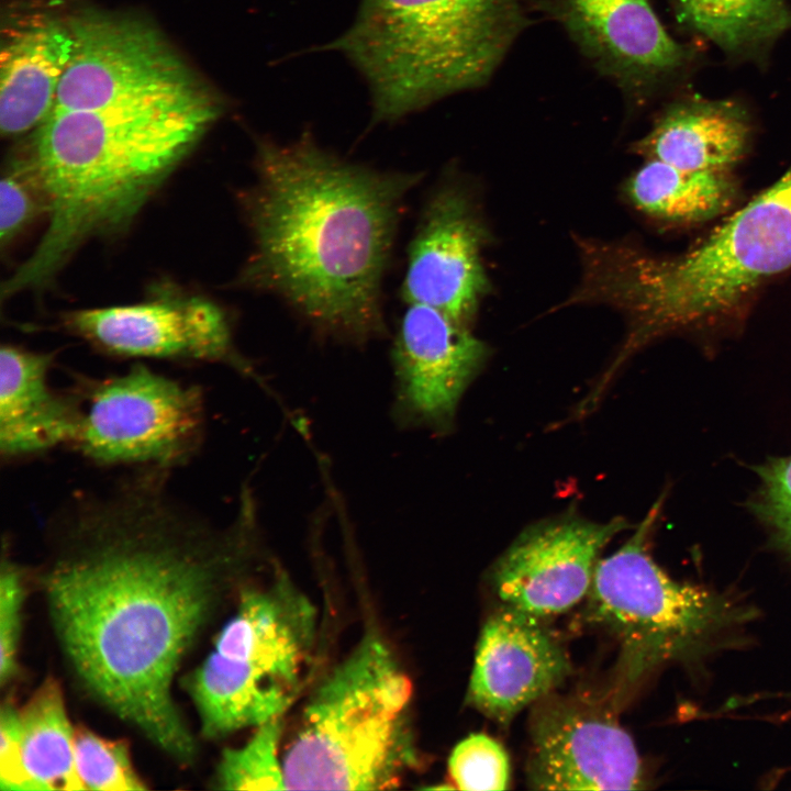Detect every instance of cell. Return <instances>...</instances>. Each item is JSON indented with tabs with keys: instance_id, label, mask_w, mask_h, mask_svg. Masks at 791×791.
Here are the masks:
<instances>
[{
	"instance_id": "obj_1",
	"label": "cell",
	"mask_w": 791,
	"mask_h": 791,
	"mask_svg": "<svg viewBox=\"0 0 791 791\" xmlns=\"http://www.w3.org/2000/svg\"><path fill=\"white\" fill-rule=\"evenodd\" d=\"M160 474L80 500L54 530L38 581L81 689L189 765L197 743L174 678L247 562L257 517L246 489L234 520L213 526L179 506Z\"/></svg>"
},
{
	"instance_id": "obj_2",
	"label": "cell",
	"mask_w": 791,
	"mask_h": 791,
	"mask_svg": "<svg viewBox=\"0 0 791 791\" xmlns=\"http://www.w3.org/2000/svg\"><path fill=\"white\" fill-rule=\"evenodd\" d=\"M421 176L354 164L309 131L289 143L258 140L255 182L241 201L253 250L238 283L281 299L320 337H382V282Z\"/></svg>"
},
{
	"instance_id": "obj_3",
	"label": "cell",
	"mask_w": 791,
	"mask_h": 791,
	"mask_svg": "<svg viewBox=\"0 0 791 791\" xmlns=\"http://www.w3.org/2000/svg\"><path fill=\"white\" fill-rule=\"evenodd\" d=\"M203 87L89 110H53L30 154L46 187L47 227L2 296L45 286L92 237L127 226L221 113Z\"/></svg>"
},
{
	"instance_id": "obj_4",
	"label": "cell",
	"mask_w": 791,
	"mask_h": 791,
	"mask_svg": "<svg viewBox=\"0 0 791 791\" xmlns=\"http://www.w3.org/2000/svg\"><path fill=\"white\" fill-rule=\"evenodd\" d=\"M575 303L622 310L625 352L672 333L710 334L744 321L760 290L791 269V165L686 252L580 239Z\"/></svg>"
},
{
	"instance_id": "obj_5",
	"label": "cell",
	"mask_w": 791,
	"mask_h": 791,
	"mask_svg": "<svg viewBox=\"0 0 791 791\" xmlns=\"http://www.w3.org/2000/svg\"><path fill=\"white\" fill-rule=\"evenodd\" d=\"M528 23L524 0H359L324 49L365 79L371 123L394 122L486 86Z\"/></svg>"
},
{
	"instance_id": "obj_6",
	"label": "cell",
	"mask_w": 791,
	"mask_h": 791,
	"mask_svg": "<svg viewBox=\"0 0 791 791\" xmlns=\"http://www.w3.org/2000/svg\"><path fill=\"white\" fill-rule=\"evenodd\" d=\"M412 689L387 643L367 633L304 706L282 756L286 790L397 788L417 765Z\"/></svg>"
},
{
	"instance_id": "obj_7",
	"label": "cell",
	"mask_w": 791,
	"mask_h": 791,
	"mask_svg": "<svg viewBox=\"0 0 791 791\" xmlns=\"http://www.w3.org/2000/svg\"><path fill=\"white\" fill-rule=\"evenodd\" d=\"M315 642V608L287 578L244 590L212 650L182 682L201 734L220 738L280 718L308 679Z\"/></svg>"
},
{
	"instance_id": "obj_8",
	"label": "cell",
	"mask_w": 791,
	"mask_h": 791,
	"mask_svg": "<svg viewBox=\"0 0 791 791\" xmlns=\"http://www.w3.org/2000/svg\"><path fill=\"white\" fill-rule=\"evenodd\" d=\"M661 500L630 539L600 559L584 617L619 642L625 677L637 681L668 664H697L732 642L755 611L727 595L668 576L649 554Z\"/></svg>"
},
{
	"instance_id": "obj_9",
	"label": "cell",
	"mask_w": 791,
	"mask_h": 791,
	"mask_svg": "<svg viewBox=\"0 0 791 791\" xmlns=\"http://www.w3.org/2000/svg\"><path fill=\"white\" fill-rule=\"evenodd\" d=\"M75 396L79 422L70 446L96 464L165 472L188 461L202 443L201 388L144 364L122 375L85 380Z\"/></svg>"
},
{
	"instance_id": "obj_10",
	"label": "cell",
	"mask_w": 791,
	"mask_h": 791,
	"mask_svg": "<svg viewBox=\"0 0 791 791\" xmlns=\"http://www.w3.org/2000/svg\"><path fill=\"white\" fill-rule=\"evenodd\" d=\"M74 49L53 110H89L201 87L149 24L85 12L68 20Z\"/></svg>"
},
{
	"instance_id": "obj_11",
	"label": "cell",
	"mask_w": 791,
	"mask_h": 791,
	"mask_svg": "<svg viewBox=\"0 0 791 791\" xmlns=\"http://www.w3.org/2000/svg\"><path fill=\"white\" fill-rule=\"evenodd\" d=\"M539 8L635 107L676 87L698 58L666 31L649 0H541Z\"/></svg>"
},
{
	"instance_id": "obj_12",
	"label": "cell",
	"mask_w": 791,
	"mask_h": 791,
	"mask_svg": "<svg viewBox=\"0 0 791 791\" xmlns=\"http://www.w3.org/2000/svg\"><path fill=\"white\" fill-rule=\"evenodd\" d=\"M527 783L536 790H639L643 761L605 704L548 694L530 720Z\"/></svg>"
},
{
	"instance_id": "obj_13",
	"label": "cell",
	"mask_w": 791,
	"mask_h": 791,
	"mask_svg": "<svg viewBox=\"0 0 791 791\" xmlns=\"http://www.w3.org/2000/svg\"><path fill=\"white\" fill-rule=\"evenodd\" d=\"M62 324L114 356L219 363L254 377L227 314L202 297L157 291L138 303L68 312Z\"/></svg>"
},
{
	"instance_id": "obj_14",
	"label": "cell",
	"mask_w": 791,
	"mask_h": 791,
	"mask_svg": "<svg viewBox=\"0 0 791 791\" xmlns=\"http://www.w3.org/2000/svg\"><path fill=\"white\" fill-rule=\"evenodd\" d=\"M487 354L467 324L434 307L409 303L391 349L396 422L447 430Z\"/></svg>"
},
{
	"instance_id": "obj_15",
	"label": "cell",
	"mask_w": 791,
	"mask_h": 791,
	"mask_svg": "<svg viewBox=\"0 0 791 791\" xmlns=\"http://www.w3.org/2000/svg\"><path fill=\"white\" fill-rule=\"evenodd\" d=\"M628 524L567 515L525 530L492 568L503 604L537 617L564 613L586 599L604 546Z\"/></svg>"
},
{
	"instance_id": "obj_16",
	"label": "cell",
	"mask_w": 791,
	"mask_h": 791,
	"mask_svg": "<svg viewBox=\"0 0 791 791\" xmlns=\"http://www.w3.org/2000/svg\"><path fill=\"white\" fill-rule=\"evenodd\" d=\"M486 238L467 193L457 185L438 188L409 244L403 300L434 307L468 324L488 290L481 258Z\"/></svg>"
},
{
	"instance_id": "obj_17",
	"label": "cell",
	"mask_w": 791,
	"mask_h": 791,
	"mask_svg": "<svg viewBox=\"0 0 791 791\" xmlns=\"http://www.w3.org/2000/svg\"><path fill=\"white\" fill-rule=\"evenodd\" d=\"M570 672L566 650L542 619L502 604L480 632L467 702L506 724L553 693Z\"/></svg>"
},
{
	"instance_id": "obj_18",
	"label": "cell",
	"mask_w": 791,
	"mask_h": 791,
	"mask_svg": "<svg viewBox=\"0 0 791 791\" xmlns=\"http://www.w3.org/2000/svg\"><path fill=\"white\" fill-rule=\"evenodd\" d=\"M53 353L14 345L0 349V454L14 460L70 445L79 422L75 394L48 383Z\"/></svg>"
},
{
	"instance_id": "obj_19",
	"label": "cell",
	"mask_w": 791,
	"mask_h": 791,
	"mask_svg": "<svg viewBox=\"0 0 791 791\" xmlns=\"http://www.w3.org/2000/svg\"><path fill=\"white\" fill-rule=\"evenodd\" d=\"M753 136L751 118L738 101L688 96L669 102L632 149L684 169L733 170Z\"/></svg>"
},
{
	"instance_id": "obj_20",
	"label": "cell",
	"mask_w": 791,
	"mask_h": 791,
	"mask_svg": "<svg viewBox=\"0 0 791 791\" xmlns=\"http://www.w3.org/2000/svg\"><path fill=\"white\" fill-rule=\"evenodd\" d=\"M69 22L38 16L11 30L1 51L0 129L14 136L37 129L52 113L70 62Z\"/></svg>"
},
{
	"instance_id": "obj_21",
	"label": "cell",
	"mask_w": 791,
	"mask_h": 791,
	"mask_svg": "<svg viewBox=\"0 0 791 791\" xmlns=\"http://www.w3.org/2000/svg\"><path fill=\"white\" fill-rule=\"evenodd\" d=\"M626 192L644 213L677 225H698L726 215L740 198L733 170L684 169L648 159Z\"/></svg>"
},
{
	"instance_id": "obj_22",
	"label": "cell",
	"mask_w": 791,
	"mask_h": 791,
	"mask_svg": "<svg viewBox=\"0 0 791 791\" xmlns=\"http://www.w3.org/2000/svg\"><path fill=\"white\" fill-rule=\"evenodd\" d=\"M679 21L731 57L757 59L791 29L788 0H670Z\"/></svg>"
},
{
	"instance_id": "obj_23",
	"label": "cell",
	"mask_w": 791,
	"mask_h": 791,
	"mask_svg": "<svg viewBox=\"0 0 791 791\" xmlns=\"http://www.w3.org/2000/svg\"><path fill=\"white\" fill-rule=\"evenodd\" d=\"M19 715L24 765L40 790H86L76 768L75 729L58 681L46 678Z\"/></svg>"
},
{
	"instance_id": "obj_24",
	"label": "cell",
	"mask_w": 791,
	"mask_h": 791,
	"mask_svg": "<svg viewBox=\"0 0 791 791\" xmlns=\"http://www.w3.org/2000/svg\"><path fill=\"white\" fill-rule=\"evenodd\" d=\"M281 717L256 727L241 747L227 748L219 762L214 782L222 790H286L279 745Z\"/></svg>"
},
{
	"instance_id": "obj_25",
	"label": "cell",
	"mask_w": 791,
	"mask_h": 791,
	"mask_svg": "<svg viewBox=\"0 0 791 791\" xmlns=\"http://www.w3.org/2000/svg\"><path fill=\"white\" fill-rule=\"evenodd\" d=\"M75 760L86 790H146L135 771L125 740L107 739L87 728L75 729Z\"/></svg>"
},
{
	"instance_id": "obj_26",
	"label": "cell",
	"mask_w": 791,
	"mask_h": 791,
	"mask_svg": "<svg viewBox=\"0 0 791 791\" xmlns=\"http://www.w3.org/2000/svg\"><path fill=\"white\" fill-rule=\"evenodd\" d=\"M49 201L40 169L27 151L4 167L0 183V241L4 247L40 214Z\"/></svg>"
},
{
	"instance_id": "obj_27",
	"label": "cell",
	"mask_w": 791,
	"mask_h": 791,
	"mask_svg": "<svg viewBox=\"0 0 791 791\" xmlns=\"http://www.w3.org/2000/svg\"><path fill=\"white\" fill-rule=\"evenodd\" d=\"M448 769L459 790H505L509 787L508 753L487 734H471L459 742L450 754Z\"/></svg>"
},
{
	"instance_id": "obj_28",
	"label": "cell",
	"mask_w": 791,
	"mask_h": 791,
	"mask_svg": "<svg viewBox=\"0 0 791 791\" xmlns=\"http://www.w3.org/2000/svg\"><path fill=\"white\" fill-rule=\"evenodd\" d=\"M759 478L753 511L776 545L791 558V456L772 458L756 468Z\"/></svg>"
},
{
	"instance_id": "obj_29",
	"label": "cell",
	"mask_w": 791,
	"mask_h": 791,
	"mask_svg": "<svg viewBox=\"0 0 791 791\" xmlns=\"http://www.w3.org/2000/svg\"><path fill=\"white\" fill-rule=\"evenodd\" d=\"M22 572L9 557L0 569V682L4 687L18 671V645L24 600Z\"/></svg>"
},
{
	"instance_id": "obj_30",
	"label": "cell",
	"mask_w": 791,
	"mask_h": 791,
	"mask_svg": "<svg viewBox=\"0 0 791 791\" xmlns=\"http://www.w3.org/2000/svg\"><path fill=\"white\" fill-rule=\"evenodd\" d=\"M0 789L41 791L25 768L19 710L10 702L2 703L0 711Z\"/></svg>"
},
{
	"instance_id": "obj_31",
	"label": "cell",
	"mask_w": 791,
	"mask_h": 791,
	"mask_svg": "<svg viewBox=\"0 0 791 791\" xmlns=\"http://www.w3.org/2000/svg\"><path fill=\"white\" fill-rule=\"evenodd\" d=\"M778 695H779V697H787V698H791V692H789V693H784V694H782V693H781V694H778Z\"/></svg>"
}]
</instances>
